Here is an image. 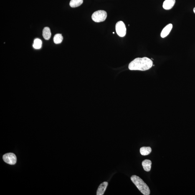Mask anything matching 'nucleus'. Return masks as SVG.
I'll list each match as a JSON object with an SVG mask.
<instances>
[{"mask_svg": "<svg viewBox=\"0 0 195 195\" xmlns=\"http://www.w3.org/2000/svg\"><path fill=\"white\" fill-rule=\"evenodd\" d=\"M153 66L151 59L146 57H138L130 63L128 68L130 70L145 71L151 68Z\"/></svg>", "mask_w": 195, "mask_h": 195, "instance_id": "f257e3e1", "label": "nucleus"}, {"mask_svg": "<svg viewBox=\"0 0 195 195\" xmlns=\"http://www.w3.org/2000/svg\"><path fill=\"white\" fill-rule=\"evenodd\" d=\"M131 180L141 192L145 195L150 194V191L149 187L143 180L136 175H133Z\"/></svg>", "mask_w": 195, "mask_h": 195, "instance_id": "f03ea898", "label": "nucleus"}, {"mask_svg": "<svg viewBox=\"0 0 195 195\" xmlns=\"http://www.w3.org/2000/svg\"><path fill=\"white\" fill-rule=\"evenodd\" d=\"M107 17V13L105 11L98 10L93 13L92 16V20L95 22L100 23L105 21Z\"/></svg>", "mask_w": 195, "mask_h": 195, "instance_id": "7ed1b4c3", "label": "nucleus"}, {"mask_svg": "<svg viewBox=\"0 0 195 195\" xmlns=\"http://www.w3.org/2000/svg\"><path fill=\"white\" fill-rule=\"evenodd\" d=\"M116 31L119 36L124 37L126 34L127 29L124 23L122 21L117 22L115 26Z\"/></svg>", "mask_w": 195, "mask_h": 195, "instance_id": "20e7f679", "label": "nucleus"}, {"mask_svg": "<svg viewBox=\"0 0 195 195\" xmlns=\"http://www.w3.org/2000/svg\"><path fill=\"white\" fill-rule=\"evenodd\" d=\"M3 159L4 162L10 165L15 164L17 161V158L15 155L12 153L6 154L3 155Z\"/></svg>", "mask_w": 195, "mask_h": 195, "instance_id": "39448f33", "label": "nucleus"}, {"mask_svg": "<svg viewBox=\"0 0 195 195\" xmlns=\"http://www.w3.org/2000/svg\"><path fill=\"white\" fill-rule=\"evenodd\" d=\"M108 185V183L107 182H104L101 184L98 187V189L97 191V195H103L105 192L107 186Z\"/></svg>", "mask_w": 195, "mask_h": 195, "instance_id": "423d86ee", "label": "nucleus"}, {"mask_svg": "<svg viewBox=\"0 0 195 195\" xmlns=\"http://www.w3.org/2000/svg\"><path fill=\"white\" fill-rule=\"evenodd\" d=\"M172 27V24H168L165 26L162 31L161 34V37L163 38L167 37L169 34L171 32Z\"/></svg>", "mask_w": 195, "mask_h": 195, "instance_id": "0eeeda50", "label": "nucleus"}, {"mask_svg": "<svg viewBox=\"0 0 195 195\" xmlns=\"http://www.w3.org/2000/svg\"><path fill=\"white\" fill-rule=\"evenodd\" d=\"M175 2L176 0H165L163 3V9L166 10H170L172 9Z\"/></svg>", "mask_w": 195, "mask_h": 195, "instance_id": "6e6552de", "label": "nucleus"}, {"mask_svg": "<svg viewBox=\"0 0 195 195\" xmlns=\"http://www.w3.org/2000/svg\"><path fill=\"white\" fill-rule=\"evenodd\" d=\"M151 161L150 160L146 159L142 162V166L145 171L149 172L151 169Z\"/></svg>", "mask_w": 195, "mask_h": 195, "instance_id": "1a4fd4ad", "label": "nucleus"}, {"mask_svg": "<svg viewBox=\"0 0 195 195\" xmlns=\"http://www.w3.org/2000/svg\"><path fill=\"white\" fill-rule=\"evenodd\" d=\"M43 36L44 39L46 40H49L52 36L51 31L48 27H46L44 28L43 30Z\"/></svg>", "mask_w": 195, "mask_h": 195, "instance_id": "9d476101", "label": "nucleus"}, {"mask_svg": "<svg viewBox=\"0 0 195 195\" xmlns=\"http://www.w3.org/2000/svg\"><path fill=\"white\" fill-rule=\"evenodd\" d=\"M151 151V148L150 147H143L140 149V153L143 156L149 154Z\"/></svg>", "mask_w": 195, "mask_h": 195, "instance_id": "9b49d317", "label": "nucleus"}, {"mask_svg": "<svg viewBox=\"0 0 195 195\" xmlns=\"http://www.w3.org/2000/svg\"><path fill=\"white\" fill-rule=\"evenodd\" d=\"M83 3V0H71L69 5L72 8L80 6Z\"/></svg>", "mask_w": 195, "mask_h": 195, "instance_id": "f8f14e48", "label": "nucleus"}, {"mask_svg": "<svg viewBox=\"0 0 195 195\" xmlns=\"http://www.w3.org/2000/svg\"><path fill=\"white\" fill-rule=\"evenodd\" d=\"M63 38L62 34H57L55 35L53 39L55 44H58L61 43L63 40Z\"/></svg>", "mask_w": 195, "mask_h": 195, "instance_id": "ddd939ff", "label": "nucleus"}, {"mask_svg": "<svg viewBox=\"0 0 195 195\" xmlns=\"http://www.w3.org/2000/svg\"><path fill=\"white\" fill-rule=\"evenodd\" d=\"M42 41L40 39H34L33 47L34 49H39L42 47Z\"/></svg>", "mask_w": 195, "mask_h": 195, "instance_id": "4468645a", "label": "nucleus"}, {"mask_svg": "<svg viewBox=\"0 0 195 195\" xmlns=\"http://www.w3.org/2000/svg\"><path fill=\"white\" fill-rule=\"evenodd\" d=\"M193 11H194V12L195 14V7H194V9H193Z\"/></svg>", "mask_w": 195, "mask_h": 195, "instance_id": "2eb2a0df", "label": "nucleus"}, {"mask_svg": "<svg viewBox=\"0 0 195 195\" xmlns=\"http://www.w3.org/2000/svg\"><path fill=\"white\" fill-rule=\"evenodd\" d=\"M113 33L114 34V32H113Z\"/></svg>", "mask_w": 195, "mask_h": 195, "instance_id": "dca6fc26", "label": "nucleus"}]
</instances>
